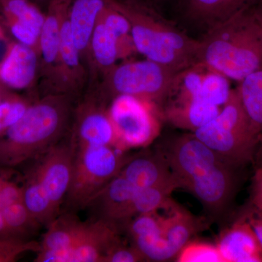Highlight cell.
Wrapping results in <instances>:
<instances>
[{
	"label": "cell",
	"mask_w": 262,
	"mask_h": 262,
	"mask_svg": "<svg viewBox=\"0 0 262 262\" xmlns=\"http://www.w3.org/2000/svg\"><path fill=\"white\" fill-rule=\"evenodd\" d=\"M71 94H50L32 102L0 134V168L15 169L61 141L73 117Z\"/></svg>",
	"instance_id": "cell-1"
},
{
	"label": "cell",
	"mask_w": 262,
	"mask_h": 262,
	"mask_svg": "<svg viewBox=\"0 0 262 262\" xmlns=\"http://www.w3.org/2000/svg\"><path fill=\"white\" fill-rule=\"evenodd\" d=\"M198 62L241 82L262 68V29L251 8L207 31Z\"/></svg>",
	"instance_id": "cell-2"
},
{
	"label": "cell",
	"mask_w": 262,
	"mask_h": 262,
	"mask_svg": "<svg viewBox=\"0 0 262 262\" xmlns=\"http://www.w3.org/2000/svg\"><path fill=\"white\" fill-rule=\"evenodd\" d=\"M108 3L128 19L136 51L146 59L176 72L198 62L201 41L179 30L158 12L117 0Z\"/></svg>",
	"instance_id": "cell-3"
},
{
	"label": "cell",
	"mask_w": 262,
	"mask_h": 262,
	"mask_svg": "<svg viewBox=\"0 0 262 262\" xmlns=\"http://www.w3.org/2000/svg\"><path fill=\"white\" fill-rule=\"evenodd\" d=\"M222 159L244 168L253 163L258 134L253 130L237 89L213 120L193 133Z\"/></svg>",
	"instance_id": "cell-4"
},
{
	"label": "cell",
	"mask_w": 262,
	"mask_h": 262,
	"mask_svg": "<svg viewBox=\"0 0 262 262\" xmlns=\"http://www.w3.org/2000/svg\"><path fill=\"white\" fill-rule=\"evenodd\" d=\"M72 181L65 201L69 211L87 208L95 196L121 171L130 156L112 146L75 148Z\"/></svg>",
	"instance_id": "cell-5"
},
{
	"label": "cell",
	"mask_w": 262,
	"mask_h": 262,
	"mask_svg": "<svg viewBox=\"0 0 262 262\" xmlns=\"http://www.w3.org/2000/svg\"><path fill=\"white\" fill-rule=\"evenodd\" d=\"M177 73L148 59L125 62L105 75L102 94L97 97L106 105L115 96L129 95L154 102L160 108Z\"/></svg>",
	"instance_id": "cell-6"
},
{
	"label": "cell",
	"mask_w": 262,
	"mask_h": 262,
	"mask_svg": "<svg viewBox=\"0 0 262 262\" xmlns=\"http://www.w3.org/2000/svg\"><path fill=\"white\" fill-rule=\"evenodd\" d=\"M106 110L116 134L118 149L126 151L146 147L159 136L163 117L154 102L119 95L110 100Z\"/></svg>",
	"instance_id": "cell-7"
},
{
	"label": "cell",
	"mask_w": 262,
	"mask_h": 262,
	"mask_svg": "<svg viewBox=\"0 0 262 262\" xmlns=\"http://www.w3.org/2000/svg\"><path fill=\"white\" fill-rule=\"evenodd\" d=\"M75 154L70 139L61 140L33 160L35 162L27 171L45 189L59 213L72 181Z\"/></svg>",
	"instance_id": "cell-8"
},
{
	"label": "cell",
	"mask_w": 262,
	"mask_h": 262,
	"mask_svg": "<svg viewBox=\"0 0 262 262\" xmlns=\"http://www.w3.org/2000/svg\"><path fill=\"white\" fill-rule=\"evenodd\" d=\"M120 229L107 221L93 218L83 237L68 251L40 250L35 262H104L110 251L120 244Z\"/></svg>",
	"instance_id": "cell-9"
},
{
	"label": "cell",
	"mask_w": 262,
	"mask_h": 262,
	"mask_svg": "<svg viewBox=\"0 0 262 262\" xmlns=\"http://www.w3.org/2000/svg\"><path fill=\"white\" fill-rule=\"evenodd\" d=\"M70 139L74 147L112 146L117 147L115 128L106 105L96 96L86 98L74 111Z\"/></svg>",
	"instance_id": "cell-10"
},
{
	"label": "cell",
	"mask_w": 262,
	"mask_h": 262,
	"mask_svg": "<svg viewBox=\"0 0 262 262\" xmlns=\"http://www.w3.org/2000/svg\"><path fill=\"white\" fill-rule=\"evenodd\" d=\"M119 174L138 189L162 188L172 192L179 189L178 183L161 150L130 156Z\"/></svg>",
	"instance_id": "cell-11"
},
{
	"label": "cell",
	"mask_w": 262,
	"mask_h": 262,
	"mask_svg": "<svg viewBox=\"0 0 262 262\" xmlns=\"http://www.w3.org/2000/svg\"><path fill=\"white\" fill-rule=\"evenodd\" d=\"M137 189L118 174L95 196L87 208L95 213L94 218L107 221L122 230L128 223L129 207Z\"/></svg>",
	"instance_id": "cell-12"
},
{
	"label": "cell",
	"mask_w": 262,
	"mask_h": 262,
	"mask_svg": "<svg viewBox=\"0 0 262 262\" xmlns=\"http://www.w3.org/2000/svg\"><path fill=\"white\" fill-rule=\"evenodd\" d=\"M37 50L18 42L10 43L0 61V84L8 90L29 89L39 69Z\"/></svg>",
	"instance_id": "cell-13"
},
{
	"label": "cell",
	"mask_w": 262,
	"mask_h": 262,
	"mask_svg": "<svg viewBox=\"0 0 262 262\" xmlns=\"http://www.w3.org/2000/svg\"><path fill=\"white\" fill-rule=\"evenodd\" d=\"M216 246L225 262H262V247L257 236L239 215L221 233Z\"/></svg>",
	"instance_id": "cell-14"
},
{
	"label": "cell",
	"mask_w": 262,
	"mask_h": 262,
	"mask_svg": "<svg viewBox=\"0 0 262 262\" xmlns=\"http://www.w3.org/2000/svg\"><path fill=\"white\" fill-rule=\"evenodd\" d=\"M261 0H177L183 15L207 30L223 23Z\"/></svg>",
	"instance_id": "cell-15"
},
{
	"label": "cell",
	"mask_w": 262,
	"mask_h": 262,
	"mask_svg": "<svg viewBox=\"0 0 262 262\" xmlns=\"http://www.w3.org/2000/svg\"><path fill=\"white\" fill-rule=\"evenodd\" d=\"M108 0H72L68 13L71 33L81 57L89 56L91 37Z\"/></svg>",
	"instance_id": "cell-16"
},
{
	"label": "cell",
	"mask_w": 262,
	"mask_h": 262,
	"mask_svg": "<svg viewBox=\"0 0 262 262\" xmlns=\"http://www.w3.org/2000/svg\"><path fill=\"white\" fill-rule=\"evenodd\" d=\"M222 106L201 101L167 103L162 106V117L178 128L195 132L220 114Z\"/></svg>",
	"instance_id": "cell-17"
},
{
	"label": "cell",
	"mask_w": 262,
	"mask_h": 262,
	"mask_svg": "<svg viewBox=\"0 0 262 262\" xmlns=\"http://www.w3.org/2000/svg\"><path fill=\"white\" fill-rule=\"evenodd\" d=\"M89 226V221L80 220L75 212L60 213L46 227L39 250L68 251L83 237Z\"/></svg>",
	"instance_id": "cell-18"
},
{
	"label": "cell",
	"mask_w": 262,
	"mask_h": 262,
	"mask_svg": "<svg viewBox=\"0 0 262 262\" xmlns=\"http://www.w3.org/2000/svg\"><path fill=\"white\" fill-rule=\"evenodd\" d=\"M69 10L63 15L61 21L58 77H61L63 83H67V93L72 95L82 87L86 73L82 64V57L71 33Z\"/></svg>",
	"instance_id": "cell-19"
},
{
	"label": "cell",
	"mask_w": 262,
	"mask_h": 262,
	"mask_svg": "<svg viewBox=\"0 0 262 262\" xmlns=\"http://www.w3.org/2000/svg\"><path fill=\"white\" fill-rule=\"evenodd\" d=\"M168 211L169 215L163 216L164 237L177 256L192 236L204 229L206 224L177 203Z\"/></svg>",
	"instance_id": "cell-20"
},
{
	"label": "cell",
	"mask_w": 262,
	"mask_h": 262,
	"mask_svg": "<svg viewBox=\"0 0 262 262\" xmlns=\"http://www.w3.org/2000/svg\"><path fill=\"white\" fill-rule=\"evenodd\" d=\"M22 187V199L39 224L48 227L60 214L45 189L31 174L27 173Z\"/></svg>",
	"instance_id": "cell-21"
},
{
	"label": "cell",
	"mask_w": 262,
	"mask_h": 262,
	"mask_svg": "<svg viewBox=\"0 0 262 262\" xmlns=\"http://www.w3.org/2000/svg\"><path fill=\"white\" fill-rule=\"evenodd\" d=\"M89 55L105 75L116 65L117 59L120 58L116 38L99 20L90 42Z\"/></svg>",
	"instance_id": "cell-22"
},
{
	"label": "cell",
	"mask_w": 262,
	"mask_h": 262,
	"mask_svg": "<svg viewBox=\"0 0 262 262\" xmlns=\"http://www.w3.org/2000/svg\"><path fill=\"white\" fill-rule=\"evenodd\" d=\"M253 130L262 132V68L245 77L236 88Z\"/></svg>",
	"instance_id": "cell-23"
},
{
	"label": "cell",
	"mask_w": 262,
	"mask_h": 262,
	"mask_svg": "<svg viewBox=\"0 0 262 262\" xmlns=\"http://www.w3.org/2000/svg\"><path fill=\"white\" fill-rule=\"evenodd\" d=\"M3 213L12 239H34L33 237L42 226L29 211L23 199L7 206Z\"/></svg>",
	"instance_id": "cell-24"
},
{
	"label": "cell",
	"mask_w": 262,
	"mask_h": 262,
	"mask_svg": "<svg viewBox=\"0 0 262 262\" xmlns=\"http://www.w3.org/2000/svg\"><path fill=\"white\" fill-rule=\"evenodd\" d=\"M98 20H101L116 38L120 58L138 53L131 35L130 21L125 15L108 3Z\"/></svg>",
	"instance_id": "cell-25"
},
{
	"label": "cell",
	"mask_w": 262,
	"mask_h": 262,
	"mask_svg": "<svg viewBox=\"0 0 262 262\" xmlns=\"http://www.w3.org/2000/svg\"><path fill=\"white\" fill-rule=\"evenodd\" d=\"M171 193L162 188L138 189L129 207V222L137 215L170 208L176 203L170 198Z\"/></svg>",
	"instance_id": "cell-26"
},
{
	"label": "cell",
	"mask_w": 262,
	"mask_h": 262,
	"mask_svg": "<svg viewBox=\"0 0 262 262\" xmlns=\"http://www.w3.org/2000/svg\"><path fill=\"white\" fill-rule=\"evenodd\" d=\"M229 79L208 67L202 84L200 99L222 106L228 99L231 89Z\"/></svg>",
	"instance_id": "cell-27"
},
{
	"label": "cell",
	"mask_w": 262,
	"mask_h": 262,
	"mask_svg": "<svg viewBox=\"0 0 262 262\" xmlns=\"http://www.w3.org/2000/svg\"><path fill=\"white\" fill-rule=\"evenodd\" d=\"M7 18L13 19L40 33L46 15L27 0H5Z\"/></svg>",
	"instance_id": "cell-28"
},
{
	"label": "cell",
	"mask_w": 262,
	"mask_h": 262,
	"mask_svg": "<svg viewBox=\"0 0 262 262\" xmlns=\"http://www.w3.org/2000/svg\"><path fill=\"white\" fill-rule=\"evenodd\" d=\"M176 258L179 262H225L216 244L201 241H189Z\"/></svg>",
	"instance_id": "cell-29"
},
{
	"label": "cell",
	"mask_w": 262,
	"mask_h": 262,
	"mask_svg": "<svg viewBox=\"0 0 262 262\" xmlns=\"http://www.w3.org/2000/svg\"><path fill=\"white\" fill-rule=\"evenodd\" d=\"M32 101L13 94L0 103V134L18 121Z\"/></svg>",
	"instance_id": "cell-30"
},
{
	"label": "cell",
	"mask_w": 262,
	"mask_h": 262,
	"mask_svg": "<svg viewBox=\"0 0 262 262\" xmlns=\"http://www.w3.org/2000/svg\"><path fill=\"white\" fill-rule=\"evenodd\" d=\"M40 244L34 239H0V262L16 261L24 253H37Z\"/></svg>",
	"instance_id": "cell-31"
},
{
	"label": "cell",
	"mask_w": 262,
	"mask_h": 262,
	"mask_svg": "<svg viewBox=\"0 0 262 262\" xmlns=\"http://www.w3.org/2000/svg\"><path fill=\"white\" fill-rule=\"evenodd\" d=\"M8 19V24L9 26L10 32L16 39L17 42L34 48L38 51L40 33L32 27L24 25L13 19Z\"/></svg>",
	"instance_id": "cell-32"
},
{
	"label": "cell",
	"mask_w": 262,
	"mask_h": 262,
	"mask_svg": "<svg viewBox=\"0 0 262 262\" xmlns=\"http://www.w3.org/2000/svg\"><path fill=\"white\" fill-rule=\"evenodd\" d=\"M139 261H146L142 254L132 245L127 246L123 242L110 251L104 258V262Z\"/></svg>",
	"instance_id": "cell-33"
},
{
	"label": "cell",
	"mask_w": 262,
	"mask_h": 262,
	"mask_svg": "<svg viewBox=\"0 0 262 262\" xmlns=\"http://www.w3.org/2000/svg\"><path fill=\"white\" fill-rule=\"evenodd\" d=\"M252 227L262 247V211L248 204L239 214Z\"/></svg>",
	"instance_id": "cell-34"
},
{
	"label": "cell",
	"mask_w": 262,
	"mask_h": 262,
	"mask_svg": "<svg viewBox=\"0 0 262 262\" xmlns=\"http://www.w3.org/2000/svg\"><path fill=\"white\" fill-rule=\"evenodd\" d=\"M262 198V166L255 168L251 183L250 201Z\"/></svg>",
	"instance_id": "cell-35"
},
{
	"label": "cell",
	"mask_w": 262,
	"mask_h": 262,
	"mask_svg": "<svg viewBox=\"0 0 262 262\" xmlns=\"http://www.w3.org/2000/svg\"><path fill=\"white\" fill-rule=\"evenodd\" d=\"M121 3L127 4L137 5V6L144 7L148 9L154 10L158 12L160 7L168 0H117ZM159 13V12H158Z\"/></svg>",
	"instance_id": "cell-36"
},
{
	"label": "cell",
	"mask_w": 262,
	"mask_h": 262,
	"mask_svg": "<svg viewBox=\"0 0 262 262\" xmlns=\"http://www.w3.org/2000/svg\"><path fill=\"white\" fill-rule=\"evenodd\" d=\"M14 169L0 168V192L7 182L13 179Z\"/></svg>",
	"instance_id": "cell-37"
},
{
	"label": "cell",
	"mask_w": 262,
	"mask_h": 262,
	"mask_svg": "<svg viewBox=\"0 0 262 262\" xmlns=\"http://www.w3.org/2000/svg\"><path fill=\"white\" fill-rule=\"evenodd\" d=\"M253 163L254 164L255 168L262 166V132L258 136Z\"/></svg>",
	"instance_id": "cell-38"
},
{
	"label": "cell",
	"mask_w": 262,
	"mask_h": 262,
	"mask_svg": "<svg viewBox=\"0 0 262 262\" xmlns=\"http://www.w3.org/2000/svg\"><path fill=\"white\" fill-rule=\"evenodd\" d=\"M0 239H12L5 222L3 209H0Z\"/></svg>",
	"instance_id": "cell-39"
},
{
	"label": "cell",
	"mask_w": 262,
	"mask_h": 262,
	"mask_svg": "<svg viewBox=\"0 0 262 262\" xmlns=\"http://www.w3.org/2000/svg\"><path fill=\"white\" fill-rule=\"evenodd\" d=\"M251 10H252L255 18L257 20L258 23L262 29V0L257 4L251 7Z\"/></svg>",
	"instance_id": "cell-40"
},
{
	"label": "cell",
	"mask_w": 262,
	"mask_h": 262,
	"mask_svg": "<svg viewBox=\"0 0 262 262\" xmlns=\"http://www.w3.org/2000/svg\"><path fill=\"white\" fill-rule=\"evenodd\" d=\"M13 94V93L10 92L9 90L4 87L3 84H0V103L8 99Z\"/></svg>",
	"instance_id": "cell-41"
},
{
	"label": "cell",
	"mask_w": 262,
	"mask_h": 262,
	"mask_svg": "<svg viewBox=\"0 0 262 262\" xmlns=\"http://www.w3.org/2000/svg\"><path fill=\"white\" fill-rule=\"evenodd\" d=\"M39 1H40V0H39Z\"/></svg>",
	"instance_id": "cell-42"
}]
</instances>
